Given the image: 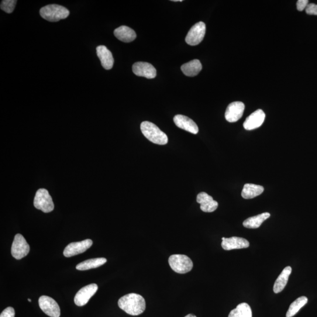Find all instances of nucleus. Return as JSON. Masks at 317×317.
Instances as JSON below:
<instances>
[{
	"instance_id": "8",
	"label": "nucleus",
	"mask_w": 317,
	"mask_h": 317,
	"mask_svg": "<svg viewBox=\"0 0 317 317\" xmlns=\"http://www.w3.org/2000/svg\"><path fill=\"white\" fill-rule=\"evenodd\" d=\"M39 302L40 308L47 315L51 317L60 316L59 305L53 298L43 295L39 298Z\"/></svg>"
},
{
	"instance_id": "4",
	"label": "nucleus",
	"mask_w": 317,
	"mask_h": 317,
	"mask_svg": "<svg viewBox=\"0 0 317 317\" xmlns=\"http://www.w3.org/2000/svg\"><path fill=\"white\" fill-rule=\"evenodd\" d=\"M168 261L172 269L179 274L188 273L194 267L191 258L184 254L172 255Z\"/></svg>"
},
{
	"instance_id": "1",
	"label": "nucleus",
	"mask_w": 317,
	"mask_h": 317,
	"mask_svg": "<svg viewBox=\"0 0 317 317\" xmlns=\"http://www.w3.org/2000/svg\"><path fill=\"white\" fill-rule=\"evenodd\" d=\"M119 307L131 315H139L146 308V302L142 296L130 293L123 296L118 301Z\"/></svg>"
},
{
	"instance_id": "22",
	"label": "nucleus",
	"mask_w": 317,
	"mask_h": 317,
	"mask_svg": "<svg viewBox=\"0 0 317 317\" xmlns=\"http://www.w3.org/2000/svg\"><path fill=\"white\" fill-rule=\"evenodd\" d=\"M264 188L260 185L247 184L244 185L242 196L244 199H251L263 194Z\"/></svg>"
},
{
	"instance_id": "20",
	"label": "nucleus",
	"mask_w": 317,
	"mask_h": 317,
	"mask_svg": "<svg viewBox=\"0 0 317 317\" xmlns=\"http://www.w3.org/2000/svg\"><path fill=\"white\" fill-rule=\"evenodd\" d=\"M202 70V65L198 60H194L186 63L181 67V70L188 77H195Z\"/></svg>"
},
{
	"instance_id": "9",
	"label": "nucleus",
	"mask_w": 317,
	"mask_h": 317,
	"mask_svg": "<svg viewBox=\"0 0 317 317\" xmlns=\"http://www.w3.org/2000/svg\"><path fill=\"white\" fill-rule=\"evenodd\" d=\"M98 287L97 284H91L85 286L78 291L74 298L75 304L82 306L87 304L89 299L97 291Z\"/></svg>"
},
{
	"instance_id": "19",
	"label": "nucleus",
	"mask_w": 317,
	"mask_h": 317,
	"mask_svg": "<svg viewBox=\"0 0 317 317\" xmlns=\"http://www.w3.org/2000/svg\"><path fill=\"white\" fill-rule=\"evenodd\" d=\"M292 271L291 267L288 266L284 268L277 280H275L273 287V291L275 294L279 293L283 290L287 284L289 275Z\"/></svg>"
},
{
	"instance_id": "2",
	"label": "nucleus",
	"mask_w": 317,
	"mask_h": 317,
	"mask_svg": "<svg viewBox=\"0 0 317 317\" xmlns=\"http://www.w3.org/2000/svg\"><path fill=\"white\" fill-rule=\"evenodd\" d=\"M140 129L143 135L150 142L160 145H165L168 142L166 133L150 122L144 121L141 123Z\"/></svg>"
},
{
	"instance_id": "21",
	"label": "nucleus",
	"mask_w": 317,
	"mask_h": 317,
	"mask_svg": "<svg viewBox=\"0 0 317 317\" xmlns=\"http://www.w3.org/2000/svg\"><path fill=\"white\" fill-rule=\"evenodd\" d=\"M270 214L269 213H263L260 215L251 217L246 220H244L243 225L244 227L248 229H257L260 227L265 220L269 218Z\"/></svg>"
},
{
	"instance_id": "14",
	"label": "nucleus",
	"mask_w": 317,
	"mask_h": 317,
	"mask_svg": "<svg viewBox=\"0 0 317 317\" xmlns=\"http://www.w3.org/2000/svg\"><path fill=\"white\" fill-rule=\"evenodd\" d=\"M222 247L225 250L246 249L250 246L249 242L242 237H222Z\"/></svg>"
},
{
	"instance_id": "31",
	"label": "nucleus",
	"mask_w": 317,
	"mask_h": 317,
	"mask_svg": "<svg viewBox=\"0 0 317 317\" xmlns=\"http://www.w3.org/2000/svg\"><path fill=\"white\" fill-rule=\"evenodd\" d=\"M28 300H29V302H32V299H28Z\"/></svg>"
},
{
	"instance_id": "29",
	"label": "nucleus",
	"mask_w": 317,
	"mask_h": 317,
	"mask_svg": "<svg viewBox=\"0 0 317 317\" xmlns=\"http://www.w3.org/2000/svg\"><path fill=\"white\" fill-rule=\"evenodd\" d=\"M309 4L308 0H298L297 3V9L299 12H302Z\"/></svg>"
},
{
	"instance_id": "5",
	"label": "nucleus",
	"mask_w": 317,
	"mask_h": 317,
	"mask_svg": "<svg viewBox=\"0 0 317 317\" xmlns=\"http://www.w3.org/2000/svg\"><path fill=\"white\" fill-rule=\"evenodd\" d=\"M34 207L44 213H50L54 209L51 196L47 189H40L36 193L34 201Z\"/></svg>"
},
{
	"instance_id": "10",
	"label": "nucleus",
	"mask_w": 317,
	"mask_h": 317,
	"mask_svg": "<svg viewBox=\"0 0 317 317\" xmlns=\"http://www.w3.org/2000/svg\"><path fill=\"white\" fill-rule=\"evenodd\" d=\"M93 244L91 239H86L81 242H74L68 244L64 251L65 257H71L83 253L90 248Z\"/></svg>"
},
{
	"instance_id": "24",
	"label": "nucleus",
	"mask_w": 317,
	"mask_h": 317,
	"mask_svg": "<svg viewBox=\"0 0 317 317\" xmlns=\"http://www.w3.org/2000/svg\"><path fill=\"white\" fill-rule=\"evenodd\" d=\"M228 317H252V311L247 303H241L231 311Z\"/></svg>"
},
{
	"instance_id": "23",
	"label": "nucleus",
	"mask_w": 317,
	"mask_h": 317,
	"mask_svg": "<svg viewBox=\"0 0 317 317\" xmlns=\"http://www.w3.org/2000/svg\"><path fill=\"white\" fill-rule=\"evenodd\" d=\"M107 260L105 258H95L81 262L76 267L78 270L84 271L98 268L105 264Z\"/></svg>"
},
{
	"instance_id": "26",
	"label": "nucleus",
	"mask_w": 317,
	"mask_h": 317,
	"mask_svg": "<svg viewBox=\"0 0 317 317\" xmlns=\"http://www.w3.org/2000/svg\"><path fill=\"white\" fill-rule=\"evenodd\" d=\"M17 2L16 0H3L1 3V9L7 13H12L15 10Z\"/></svg>"
},
{
	"instance_id": "17",
	"label": "nucleus",
	"mask_w": 317,
	"mask_h": 317,
	"mask_svg": "<svg viewBox=\"0 0 317 317\" xmlns=\"http://www.w3.org/2000/svg\"><path fill=\"white\" fill-rule=\"evenodd\" d=\"M96 53L103 68L106 70H111L114 64V59L111 52L105 46H100L96 48Z\"/></svg>"
},
{
	"instance_id": "6",
	"label": "nucleus",
	"mask_w": 317,
	"mask_h": 317,
	"mask_svg": "<svg viewBox=\"0 0 317 317\" xmlns=\"http://www.w3.org/2000/svg\"><path fill=\"white\" fill-rule=\"evenodd\" d=\"M29 244L21 234H17L14 239L12 247V256L17 260L26 257L30 252Z\"/></svg>"
},
{
	"instance_id": "16",
	"label": "nucleus",
	"mask_w": 317,
	"mask_h": 317,
	"mask_svg": "<svg viewBox=\"0 0 317 317\" xmlns=\"http://www.w3.org/2000/svg\"><path fill=\"white\" fill-rule=\"evenodd\" d=\"M197 202L201 205V209L203 212L211 213L218 209L219 203L215 201L211 196L205 192H201L197 196Z\"/></svg>"
},
{
	"instance_id": "18",
	"label": "nucleus",
	"mask_w": 317,
	"mask_h": 317,
	"mask_svg": "<svg viewBox=\"0 0 317 317\" xmlns=\"http://www.w3.org/2000/svg\"><path fill=\"white\" fill-rule=\"evenodd\" d=\"M114 35L117 39L124 43L132 42L136 38L135 31L125 26H120L115 30Z\"/></svg>"
},
{
	"instance_id": "3",
	"label": "nucleus",
	"mask_w": 317,
	"mask_h": 317,
	"mask_svg": "<svg viewBox=\"0 0 317 317\" xmlns=\"http://www.w3.org/2000/svg\"><path fill=\"white\" fill-rule=\"evenodd\" d=\"M40 14L44 19L48 22H57L61 20L67 19L70 15V12L63 6L51 5L41 8Z\"/></svg>"
},
{
	"instance_id": "15",
	"label": "nucleus",
	"mask_w": 317,
	"mask_h": 317,
	"mask_svg": "<svg viewBox=\"0 0 317 317\" xmlns=\"http://www.w3.org/2000/svg\"><path fill=\"white\" fill-rule=\"evenodd\" d=\"M174 121L175 125L179 128L188 131L193 134H197L199 132V127L196 123L189 117L182 115L175 116Z\"/></svg>"
},
{
	"instance_id": "11",
	"label": "nucleus",
	"mask_w": 317,
	"mask_h": 317,
	"mask_svg": "<svg viewBox=\"0 0 317 317\" xmlns=\"http://www.w3.org/2000/svg\"><path fill=\"white\" fill-rule=\"evenodd\" d=\"M245 105L242 102L231 103L227 106L225 112V118L229 122H236L243 116Z\"/></svg>"
},
{
	"instance_id": "30",
	"label": "nucleus",
	"mask_w": 317,
	"mask_h": 317,
	"mask_svg": "<svg viewBox=\"0 0 317 317\" xmlns=\"http://www.w3.org/2000/svg\"><path fill=\"white\" fill-rule=\"evenodd\" d=\"M185 317H197L196 316H195L194 314H191V313H190V314H188V315L185 316Z\"/></svg>"
},
{
	"instance_id": "28",
	"label": "nucleus",
	"mask_w": 317,
	"mask_h": 317,
	"mask_svg": "<svg viewBox=\"0 0 317 317\" xmlns=\"http://www.w3.org/2000/svg\"><path fill=\"white\" fill-rule=\"evenodd\" d=\"M0 317H15V311L12 306H9L3 311Z\"/></svg>"
},
{
	"instance_id": "12",
	"label": "nucleus",
	"mask_w": 317,
	"mask_h": 317,
	"mask_svg": "<svg viewBox=\"0 0 317 317\" xmlns=\"http://www.w3.org/2000/svg\"><path fill=\"white\" fill-rule=\"evenodd\" d=\"M132 70L136 75L147 79H153L156 76V69L152 65L145 62H137L134 64Z\"/></svg>"
},
{
	"instance_id": "13",
	"label": "nucleus",
	"mask_w": 317,
	"mask_h": 317,
	"mask_svg": "<svg viewBox=\"0 0 317 317\" xmlns=\"http://www.w3.org/2000/svg\"><path fill=\"white\" fill-rule=\"evenodd\" d=\"M265 118L266 114L263 110L258 109L247 117L243 123L244 128L247 130L257 129L264 123Z\"/></svg>"
},
{
	"instance_id": "7",
	"label": "nucleus",
	"mask_w": 317,
	"mask_h": 317,
	"mask_svg": "<svg viewBox=\"0 0 317 317\" xmlns=\"http://www.w3.org/2000/svg\"><path fill=\"white\" fill-rule=\"evenodd\" d=\"M206 34V25L203 22L195 24L188 32L186 37V43L192 46H197L204 39Z\"/></svg>"
},
{
	"instance_id": "25",
	"label": "nucleus",
	"mask_w": 317,
	"mask_h": 317,
	"mask_svg": "<svg viewBox=\"0 0 317 317\" xmlns=\"http://www.w3.org/2000/svg\"><path fill=\"white\" fill-rule=\"evenodd\" d=\"M307 302L308 298L305 297V296H302V297L295 299V300L289 305L288 311L287 313H286V317H292L294 316Z\"/></svg>"
},
{
	"instance_id": "27",
	"label": "nucleus",
	"mask_w": 317,
	"mask_h": 317,
	"mask_svg": "<svg viewBox=\"0 0 317 317\" xmlns=\"http://www.w3.org/2000/svg\"><path fill=\"white\" fill-rule=\"evenodd\" d=\"M306 13L309 15L317 16V5L310 3L305 9Z\"/></svg>"
}]
</instances>
